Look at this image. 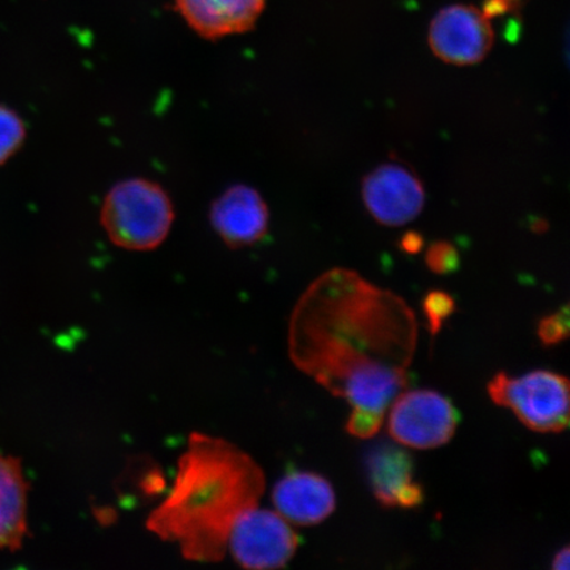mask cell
Masks as SVG:
<instances>
[{
	"label": "cell",
	"mask_w": 570,
	"mask_h": 570,
	"mask_svg": "<svg viewBox=\"0 0 570 570\" xmlns=\"http://www.w3.org/2000/svg\"><path fill=\"white\" fill-rule=\"evenodd\" d=\"M505 2H508L510 4L512 11H514V10H518L520 0H505Z\"/></svg>",
	"instance_id": "22"
},
{
	"label": "cell",
	"mask_w": 570,
	"mask_h": 570,
	"mask_svg": "<svg viewBox=\"0 0 570 570\" xmlns=\"http://www.w3.org/2000/svg\"><path fill=\"white\" fill-rule=\"evenodd\" d=\"M423 309L431 334H438L445 321L455 312L454 298L443 291H432L423 302Z\"/></svg>",
	"instance_id": "15"
},
{
	"label": "cell",
	"mask_w": 570,
	"mask_h": 570,
	"mask_svg": "<svg viewBox=\"0 0 570 570\" xmlns=\"http://www.w3.org/2000/svg\"><path fill=\"white\" fill-rule=\"evenodd\" d=\"M273 502L276 512L297 525H315L336 509V494L324 476L297 472L275 484Z\"/></svg>",
	"instance_id": "12"
},
{
	"label": "cell",
	"mask_w": 570,
	"mask_h": 570,
	"mask_svg": "<svg viewBox=\"0 0 570 570\" xmlns=\"http://www.w3.org/2000/svg\"><path fill=\"white\" fill-rule=\"evenodd\" d=\"M539 338L546 345H556L569 336V308L553 313L540 321L538 327Z\"/></svg>",
	"instance_id": "17"
},
{
	"label": "cell",
	"mask_w": 570,
	"mask_h": 570,
	"mask_svg": "<svg viewBox=\"0 0 570 570\" xmlns=\"http://www.w3.org/2000/svg\"><path fill=\"white\" fill-rule=\"evenodd\" d=\"M297 547V533L287 520L256 505L235 520L227 550L242 568L262 570L284 568Z\"/></svg>",
	"instance_id": "5"
},
{
	"label": "cell",
	"mask_w": 570,
	"mask_h": 570,
	"mask_svg": "<svg viewBox=\"0 0 570 570\" xmlns=\"http://www.w3.org/2000/svg\"><path fill=\"white\" fill-rule=\"evenodd\" d=\"M265 490V472L252 455L230 441L194 432L147 530L178 544L187 560L223 561L235 520L259 505Z\"/></svg>",
	"instance_id": "2"
},
{
	"label": "cell",
	"mask_w": 570,
	"mask_h": 570,
	"mask_svg": "<svg viewBox=\"0 0 570 570\" xmlns=\"http://www.w3.org/2000/svg\"><path fill=\"white\" fill-rule=\"evenodd\" d=\"M417 324L403 298L352 269L334 268L305 291L291 316L292 362L353 411L384 416L407 386Z\"/></svg>",
	"instance_id": "1"
},
{
	"label": "cell",
	"mask_w": 570,
	"mask_h": 570,
	"mask_svg": "<svg viewBox=\"0 0 570 570\" xmlns=\"http://www.w3.org/2000/svg\"><path fill=\"white\" fill-rule=\"evenodd\" d=\"M428 41L432 52L452 66L481 62L494 45L490 19L474 6L445 7L433 18Z\"/></svg>",
	"instance_id": "7"
},
{
	"label": "cell",
	"mask_w": 570,
	"mask_h": 570,
	"mask_svg": "<svg viewBox=\"0 0 570 570\" xmlns=\"http://www.w3.org/2000/svg\"><path fill=\"white\" fill-rule=\"evenodd\" d=\"M489 395L509 409L531 431L558 433L569 423V382L566 376L538 370L522 376L497 374Z\"/></svg>",
	"instance_id": "4"
},
{
	"label": "cell",
	"mask_w": 570,
	"mask_h": 570,
	"mask_svg": "<svg viewBox=\"0 0 570 570\" xmlns=\"http://www.w3.org/2000/svg\"><path fill=\"white\" fill-rule=\"evenodd\" d=\"M401 247L404 253L419 254L424 247V238L416 232H410L402 238Z\"/></svg>",
	"instance_id": "20"
},
{
	"label": "cell",
	"mask_w": 570,
	"mask_h": 570,
	"mask_svg": "<svg viewBox=\"0 0 570 570\" xmlns=\"http://www.w3.org/2000/svg\"><path fill=\"white\" fill-rule=\"evenodd\" d=\"M512 11L510 4L505 0H487L483 4V16L488 19H494Z\"/></svg>",
	"instance_id": "19"
},
{
	"label": "cell",
	"mask_w": 570,
	"mask_h": 570,
	"mask_svg": "<svg viewBox=\"0 0 570 570\" xmlns=\"http://www.w3.org/2000/svg\"><path fill=\"white\" fill-rule=\"evenodd\" d=\"M26 137L23 119L16 110L0 105V166L19 151Z\"/></svg>",
	"instance_id": "14"
},
{
	"label": "cell",
	"mask_w": 570,
	"mask_h": 570,
	"mask_svg": "<svg viewBox=\"0 0 570 570\" xmlns=\"http://www.w3.org/2000/svg\"><path fill=\"white\" fill-rule=\"evenodd\" d=\"M366 470L370 487L383 508L413 509L423 503V488L413 481V460L403 449L374 446L367 454Z\"/></svg>",
	"instance_id": "10"
},
{
	"label": "cell",
	"mask_w": 570,
	"mask_h": 570,
	"mask_svg": "<svg viewBox=\"0 0 570 570\" xmlns=\"http://www.w3.org/2000/svg\"><path fill=\"white\" fill-rule=\"evenodd\" d=\"M362 197L377 223L397 227L411 223L422 213L425 190L411 169L402 164L389 163L365 177Z\"/></svg>",
	"instance_id": "8"
},
{
	"label": "cell",
	"mask_w": 570,
	"mask_h": 570,
	"mask_svg": "<svg viewBox=\"0 0 570 570\" xmlns=\"http://www.w3.org/2000/svg\"><path fill=\"white\" fill-rule=\"evenodd\" d=\"M28 488L20 460L0 453V550L18 551L23 547Z\"/></svg>",
	"instance_id": "13"
},
{
	"label": "cell",
	"mask_w": 570,
	"mask_h": 570,
	"mask_svg": "<svg viewBox=\"0 0 570 570\" xmlns=\"http://www.w3.org/2000/svg\"><path fill=\"white\" fill-rule=\"evenodd\" d=\"M425 263L432 273L438 275H448L454 273L460 266V255L458 249L449 242H434L426 249Z\"/></svg>",
	"instance_id": "16"
},
{
	"label": "cell",
	"mask_w": 570,
	"mask_h": 570,
	"mask_svg": "<svg viewBox=\"0 0 570 570\" xmlns=\"http://www.w3.org/2000/svg\"><path fill=\"white\" fill-rule=\"evenodd\" d=\"M175 220L174 204L159 184L145 178L120 181L106 195L101 225L114 245L149 252L167 239Z\"/></svg>",
	"instance_id": "3"
},
{
	"label": "cell",
	"mask_w": 570,
	"mask_h": 570,
	"mask_svg": "<svg viewBox=\"0 0 570 570\" xmlns=\"http://www.w3.org/2000/svg\"><path fill=\"white\" fill-rule=\"evenodd\" d=\"M553 569L556 570H568L569 569V548H562V550L554 556Z\"/></svg>",
	"instance_id": "21"
},
{
	"label": "cell",
	"mask_w": 570,
	"mask_h": 570,
	"mask_svg": "<svg viewBox=\"0 0 570 570\" xmlns=\"http://www.w3.org/2000/svg\"><path fill=\"white\" fill-rule=\"evenodd\" d=\"M176 10L206 40L252 31L266 0H175Z\"/></svg>",
	"instance_id": "11"
},
{
	"label": "cell",
	"mask_w": 570,
	"mask_h": 570,
	"mask_svg": "<svg viewBox=\"0 0 570 570\" xmlns=\"http://www.w3.org/2000/svg\"><path fill=\"white\" fill-rule=\"evenodd\" d=\"M383 417L374 415V413L353 411L347 422V432L355 438L368 439L380 432Z\"/></svg>",
	"instance_id": "18"
},
{
	"label": "cell",
	"mask_w": 570,
	"mask_h": 570,
	"mask_svg": "<svg viewBox=\"0 0 570 570\" xmlns=\"http://www.w3.org/2000/svg\"><path fill=\"white\" fill-rule=\"evenodd\" d=\"M210 223L227 246H252L265 237L269 213L258 191L247 185H234L213 203Z\"/></svg>",
	"instance_id": "9"
},
{
	"label": "cell",
	"mask_w": 570,
	"mask_h": 570,
	"mask_svg": "<svg viewBox=\"0 0 570 570\" xmlns=\"http://www.w3.org/2000/svg\"><path fill=\"white\" fill-rule=\"evenodd\" d=\"M390 413L389 431L399 444L415 449L445 445L459 424V413L436 391L399 394Z\"/></svg>",
	"instance_id": "6"
}]
</instances>
